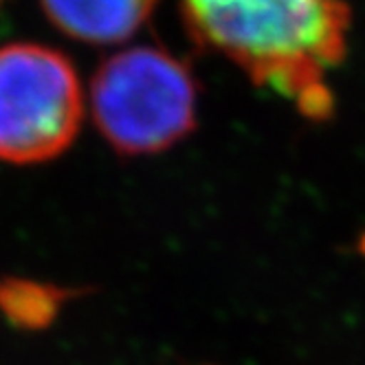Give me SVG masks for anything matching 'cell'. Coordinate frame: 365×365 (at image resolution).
<instances>
[{
  "mask_svg": "<svg viewBox=\"0 0 365 365\" xmlns=\"http://www.w3.org/2000/svg\"><path fill=\"white\" fill-rule=\"evenodd\" d=\"M180 14L198 48L291 99L312 121L332 115L328 73L348 51V0H180Z\"/></svg>",
  "mask_w": 365,
  "mask_h": 365,
  "instance_id": "6da1fadb",
  "label": "cell"
},
{
  "mask_svg": "<svg viewBox=\"0 0 365 365\" xmlns=\"http://www.w3.org/2000/svg\"><path fill=\"white\" fill-rule=\"evenodd\" d=\"M196 80L159 46H133L106 58L91 84L99 133L119 154H156L196 125Z\"/></svg>",
  "mask_w": 365,
  "mask_h": 365,
  "instance_id": "7a4b0ae2",
  "label": "cell"
},
{
  "mask_svg": "<svg viewBox=\"0 0 365 365\" xmlns=\"http://www.w3.org/2000/svg\"><path fill=\"white\" fill-rule=\"evenodd\" d=\"M40 5L62 34L82 42L115 44L143 27L156 0H40Z\"/></svg>",
  "mask_w": 365,
  "mask_h": 365,
  "instance_id": "277c9868",
  "label": "cell"
},
{
  "mask_svg": "<svg viewBox=\"0 0 365 365\" xmlns=\"http://www.w3.org/2000/svg\"><path fill=\"white\" fill-rule=\"evenodd\" d=\"M84 95L71 60L42 44L0 48V161L60 156L77 137Z\"/></svg>",
  "mask_w": 365,
  "mask_h": 365,
  "instance_id": "3957f363",
  "label": "cell"
},
{
  "mask_svg": "<svg viewBox=\"0 0 365 365\" xmlns=\"http://www.w3.org/2000/svg\"><path fill=\"white\" fill-rule=\"evenodd\" d=\"M68 293L29 279L0 282V310L18 328H44L56 319Z\"/></svg>",
  "mask_w": 365,
  "mask_h": 365,
  "instance_id": "5b68a950",
  "label": "cell"
},
{
  "mask_svg": "<svg viewBox=\"0 0 365 365\" xmlns=\"http://www.w3.org/2000/svg\"><path fill=\"white\" fill-rule=\"evenodd\" d=\"M0 3H3V0H0Z\"/></svg>",
  "mask_w": 365,
  "mask_h": 365,
  "instance_id": "8992f818",
  "label": "cell"
}]
</instances>
